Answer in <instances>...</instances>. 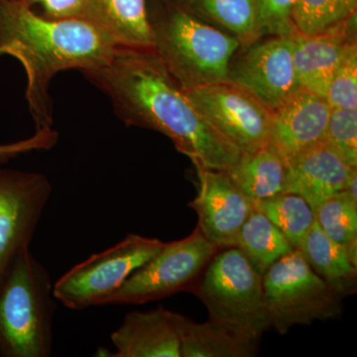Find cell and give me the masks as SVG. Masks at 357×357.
Segmentation results:
<instances>
[{
	"mask_svg": "<svg viewBox=\"0 0 357 357\" xmlns=\"http://www.w3.org/2000/svg\"><path fill=\"white\" fill-rule=\"evenodd\" d=\"M82 74L109 96L126 126L164 134L192 164L227 172L241 158L204 121L154 50L119 48L107 64Z\"/></svg>",
	"mask_w": 357,
	"mask_h": 357,
	"instance_id": "1",
	"label": "cell"
},
{
	"mask_svg": "<svg viewBox=\"0 0 357 357\" xmlns=\"http://www.w3.org/2000/svg\"><path fill=\"white\" fill-rule=\"evenodd\" d=\"M117 49L86 20H48L21 0L0 3V55L15 58L24 68L25 98L35 131L53 128L54 77L65 70L102 67Z\"/></svg>",
	"mask_w": 357,
	"mask_h": 357,
	"instance_id": "2",
	"label": "cell"
},
{
	"mask_svg": "<svg viewBox=\"0 0 357 357\" xmlns=\"http://www.w3.org/2000/svg\"><path fill=\"white\" fill-rule=\"evenodd\" d=\"M153 50L183 91L227 81L241 42L172 0H147Z\"/></svg>",
	"mask_w": 357,
	"mask_h": 357,
	"instance_id": "3",
	"label": "cell"
},
{
	"mask_svg": "<svg viewBox=\"0 0 357 357\" xmlns=\"http://www.w3.org/2000/svg\"><path fill=\"white\" fill-rule=\"evenodd\" d=\"M57 302L48 270L23 248L0 276V356H51Z\"/></svg>",
	"mask_w": 357,
	"mask_h": 357,
	"instance_id": "4",
	"label": "cell"
},
{
	"mask_svg": "<svg viewBox=\"0 0 357 357\" xmlns=\"http://www.w3.org/2000/svg\"><path fill=\"white\" fill-rule=\"evenodd\" d=\"M192 291L213 321L257 340L271 328L262 275L241 249L218 250Z\"/></svg>",
	"mask_w": 357,
	"mask_h": 357,
	"instance_id": "5",
	"label": "cell"
},
{
	"mask_svg": "<svg viewBox=\"0 0 357 357\" xmlns=\"http://www.w3.org/2000/svg\"><path fill=\"white\" fill-rule=\"evenodd\" d=\"M262 284L270 328L280 335L293 326L342 314V298L312 269L300 249H293L268 268Z\"/></svg>",
	"mask_w": 357,
	"mask_h": 357,
	"instance_id": "6",
	"label": "cell"
},
{
	"mask_svg": "<svg viewBox=\"0 0 357 357\" xmlns=\"http://www.w3.org/2000/svg\"><path fill=\"white\" fill-rule=\"evenodd\" d=\"M218 251L197 227L189 236L164 248L103 301L105 305H140L194 289Z\"/></svg>",
	"mask_w": 357,
	"mask_h": 357,
	"instance_id": "7",
	"label": "cell"
},
{
	"mask_svg": "<svg viewBox=\"0 0 357 357\" xmlns=\"http://www.w3.org/2000/svg\"><path fill=\"white\" fill-rule=\"evenodd\" d=\"M166 243L129 234L112 248L89 256L54 283L56 299L74 311L102 306L135 270L164 248Z\"/></svg>",
	"mask_w": 357,
	"mask_h": 357,
	"instance_id": "8",
	"label": "cell"
},
{
	"mask_svg": "<svg viewBox=\"0 0 357 357\" xmlns=\"http://www.w3.org/2000/svg\"><path fill=\"white\" fill-rule=\"evenodd\" d=\"M184 91L204 121L241 153L269 143L272 112L243 89L225 81Z\"/></svg>",
	"mask_w": 357,
	"mask_h": 357,
	"instance_id": "9",
	"label": "cell"
},
{
	"mask_svg": "<svg viewBox=\"0 0 357 357\" xmlns=\"http://www.w3.org/2000/svg\"><path fill=\"white\" fill-rule=\"evenodd\" d=\"M51 196L43 174L0 166V276L20 250L30 248Z\"/></svg>",
	"mask_w": 357,
	"mask_h": 357,
	"instance_id": "10",
	"label": "cell"
},
{
	"mask_svg": "<svg viewBox=\"0 0 357 357\" xmlns=\"http://www.w3.org/2000/svg\"><path fill=\"white\" fill-rule=\"evenodd\" d=\"M243 47L244 51L230 62L227 81L274 112L300 89L294 67L292 36H271Z\"/></svg>",
	"mask_w": 357,
	"mask_h": 357,
	"instance_id": "11",
	"label": "cell"
},
{
	"mask_svg": "<svg viewBox=\"0 0 357 357\" xmlns=\"http://www.w3.org/2000/svg\"><path fill=\"white\" fill-rule=\"evenodd\" d=\"M198 175V195L189 206L199 218L198 227L218 250L234 248L243 223L255 210V203L244 194L225 171L194 163Z\"/></svg>",
	"mask_w": 357,
	"mask_h": 357,
	"instance_id": "12",
	"label": "cell"
},
{
	"mask_svg": "<svg viewBox=\"0 0 357 357\" xmlns=\"http://www.w3.org/2000/svg\"><path fill=\"white\" fill-rule=\"evenodd\" d=\"M331 112L326 98L298 89L272 112L269 144L287 164L325 139Z\"/></svg>",
	"mask_w": 357,
	"mask_h": 357,
	"instance_id": "13",
	"label": "cell"
},
{
	"mask_svg": "<svg viewBox=\"0 0 357 357\" xmlns=\"http://www.w3.org/2000/svg\"><path fill=\"white\" fill-rule=\"evenodd\" d=\"M356 15L344 28L317 36L293 35V61L301 89L326 98L333 77L356 43Z\"/></svg>",
	"mask_w": 357,
	"mask_h": 357,
	"instance_id": "14",
	"label": "cell"
},
{
	"mask_svg": "<svg viewBox=\"0 0 357 357\" xmlns=\"http://www.w3.org/2000/svg\"><path fill=\"white\" fill-rule=\"evenodd\" d=\"M352 169L324 139L288 162L285 192L299 195L314 210L345 189Z\"/></svg>",
	"mask_w": 357,
	"mask_h": 357,
	"instance_id": "15",
	"label": "cell"
},
{
	"mask_svg": "<svg viewBox=\"0 0 357 357\" xmlns=\"http://www.w3.org/2000/svg\"><path fill=\"white\" fill-rule=\"evenodd\" d=\"M173 312L159 307L124 317L110 335L114 357H181Z\"/></svg>",
	"mask_w": 357,
	"mask_h": 357,
	"instance_id": "16",
	"label": "cell"
},
{
	"mask_svg": "<svg viewBox=\"0 0 357 357\" xmlns=\"http://www.w3.org/2000/svg\"><path fill=\"white\" fill-rule=\"evenodd\" d=\"M84 20L117 48L153 50L147 0H86Z\"/></svg>",
	"mask_w": 357,
	"mask_h": 357,
	"instance_id": "17",
	"label": "cell"
},
{
	"mask_svg": "<svg viewBox=\"0 0 357 357\" xmlns=\"http://www.w3.org/2000/svg\"><path fill=\"white\" fill-rule=\"evenodd\" d=\"M181 357H251L257 356L259 340L208 319L196 323L173 312Z\"/></svg>",
	"mask_w": 357,
	"mask_h": 357,
	"instance_id": "18",
	"label": "cell"
},
{
	"mask_svg": "<svg viewBox=\"0 0 357 357\" xmlns=\"http://www.w3.org/2000/svg\"><path fill=\"white\" fill-rule=\"evenodd\" d=\"M297 248L312 269L342 299L356 292L357 265L351 261L347 249L326 236L317 222L301 239Z\"/></svg>",
	"mask_w": 357,
	"mask_h": 357,
	"instance_id": "19",
	"label": "cell"
},
{
	"mask_svg": "<svg viewBox=\"0 0 357 357\" xmlns=\"http://www.w3.org/2000/svg\"><path fill=\"white\" fill-rule=\"evenodd\" d=\"M227 173L255 203L285 192L287 164L269 143L251 153L241 154Z\"/></svg>",
	"mask_w": 357,
	"mask_h": 357,
	"instance_id": "20",
	"label": "cell"
},
{
	"mask_svg": "<svg viewBox=\"0 0 357 357\" xmlns=\"http://www.w3.org/2000/svg\"><path fill=\"white\" fill-rule=\"evenodd\" d=\"M213 26L236 37L241 46L261 38L256 0H172Z\"/></svg>",
	"mask_w": 357,
	"mask_h": 357,
	"instance_id": "21",
	"label": "cell"
},
{
	"mask_svg": "<svg viewBox=\"0 0 357 357\" xmlns=\"http://www.w3.org/2000/svg\"><path fill=\"white\" fill-rule=\"evenodd\" d=\"M234 248L241 249L261 275L295 249L280 229L256 208L239 230Z\"/></svg>",
	"mask_w": 357,
	"mask_h": 357,
	"instance_id": "22",
	"label": "cell"
},
{
	"mask_svg": "<svg viewBox=\"0 0 357 357\" xmlns=\"http://www.w3.org/2000/svg\"><path fill=\"white\" fill-rule=\"evenodd\" d=\"M357 0H295L292 22L295 34L317 36L344 28L356 14Z\"/></svg>",
	"mask_w": 357,
	"mask_h": 357,
	"instance_id": "23",
	"label": "cell"
},
{
	"mask_svg": "<svg viewBox=\"0 0 357 357\" xmlns=\"http://www.w3.org/2000/svg\"><path fill=\"white\" fill-rule=\"evenodd\" d=\"M316 222L335 243L344 246L357 265V201L349 192L333 195L314 208Z\"/></svg>",
	"mask_w": 357,
	"mask_h": 357,
	"instance_id": "24",
	"label": "cell"
},
{
	"mask_svg": "<svg viewBox=\"0 0 357 357\" xmlns=\"http://www.w3.org/2000/svg\"><path fill=\"white\" fill-rule=\"evenodd\" d=\"M255 208L278 227L295 248L316 222L310 204L293 192H283L262 199L255 203Z\"/></svg>",
	"mask_w": 357,
	"mask_h": 357,
	"instance_id": "25",
	"label": "cell"
},
{
	"mask_svg": "<svg viewBox=\"0 0 357 357\" xmlns=\"http://www.w3.org/2000/svg\"><path fill=\"white\" fill-rule=\"evenodd\" d=\"M325 140L347 165L357 168V109H332Z\"/></svg>",
	"mask_w": 357,
	"mask_h": 357,
	"instance_id": "26",
	"label": "cell"
},
{
	"mask_svg": "<svg viewBox=\"0 0 357 357\" xmlns=\"http://www.w3.org/2000/svg\"><path fill=\"white\" fill-rule=\"evenodd\" d=\"M326 100L332 109H357V44L345 54L328 86Z\"/></svg>",
	"mask_w": 357,
	"mask_h": 357,
	"instance_id": "27",
	"label": "cell"
},
{
	"mask_svg": "<svg viewBox=\"0 0 357 357\" xmlns=\"http://www.w3.org/2000/svg\"><path fill=\"white\" fill-rule=\"evenodd\" d=\"M295 0H256L262 36H293L292 10Z\"/></svg>",
	"mask_w": 357,
	"mask_h": 357,
	"instance_id": "28",
	"label": "cell"
},
{
	"mask_svg": "<svg viewBox=\"0 0 357 357\" xmlns=\"http://www.w3.org/2000/svg\"><path fill=\"white\" fill-rule=\"evenodd\" d=\"M58 140L59 133L51 128L35 131L31 137L25 139L0 144V166L30 152L51 149L57 144Z\"/></svg>",
	"mask_w": 357,
	"mask_h": 357,
	"instance_id": "29",
	"label": "cell"
},
{
	"mask_svg": "<svg viewBox=\"0 0 357 357\" xmlns=\"http://www.w3.org/2000/svg\"><path fill=\"white\" fill-rule=\"evenodd\" d=\"M28 6L41 7L40 15L52 20H84L86 0H21Z\"/></svg>",
	"mask_w": 357,
	"mask_h": 357,
	"instance_id": "30",
	"label": "cell"
},
{
	"mask_svg": "<svg viewBox=\"0 0 357 357\" xmlns=\"http://www.w3.org/2000/svg\"><path fill=\"white\" fill-rule=\"evenodd\" d=\"M2 1H4V0H0V3H1Z\"/></svg>",
	"mask_w": 357,
	"mask_h": 357,
	"instance_id": "31",
	"label": "cell"
}]
</instances>
